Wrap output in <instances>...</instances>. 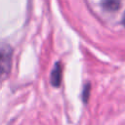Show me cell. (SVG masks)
Wrapping results in <instances>:
<instances>
[{"instance_id":"cell-2","label":"cell","mask_w":125,"mask_h":125,"mask_svg":"<svg viewBox=\"0 0 125 125\" xmlns=\"http://www.w3.org/2000/svg\"><path fill=\"white\" fill-rule=\"evenodd\" d=\"M51 84L55 87H59L61 85L62 81V66L60 62H57L55 64L54 69L51 72Z\"/></svg>"},{"instance_id":"cell-3","label":"cell","mask_w":125,"mask_h":125,"mask_svg":"<svg viewBox=\"0 0 125 125\" xmlns=\"http://www.w3.org/2000/svg\"><path fill=\"white\" fill-rule=\"evenodd\" d=\"M103 6L106 10L114 11L119 8V1L118 0H104Z\"/></svg>"},{"instance_id":"cell-4","label":"cell","mask_w":125,"mask_h":125,"mask_svg":"<svg viewBox=\"0 0 125 125\" xmlns=\"http://www.w3.org/2000/svg\"><path fill=\"white\" fill-rule=\"evenodd\" d=\"M122 23L125 25V14H124V16H123V19H122Z\"/></svg>"},{"instance_id":"cell-1","label":"cell","mask_w":125,"mask_h":125,"mask_svg":"<svg viewBox=\"0 0 125 125\" xmlns=\"http://www.w3.org/2000/svg\"><path fill=\"white\" fill-rule=\"evenodd\" d=\"M12 67V51L11 49L0 50V80L5 79Z\"/></svg>"}]
</instances>
